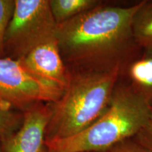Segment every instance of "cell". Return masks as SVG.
<instances>
[{
    "instance_id": "cell-1",
    "label": "cell",
    "mask_w": 152,
    "mask_h": 152,
    "mask_svg": "<svg viewBox=\"0 0 152 152\" xmlns=\"http://www.w3.org/2000/svg\"><path fill=\"white\" fill-rule=\"evenodd\" d=\"M140 2L124 7L107 1L58 25L61 54L69 71L119 72L142 50L132 33V20Z\"/></svg>"
},
{
    "instance_id": "cell-2",
    "label": "cell",
    "mask_w": 152,
    "mask_h": 152,
    "mask_svg": "<svg viewBox=\"0 0 152 152\" xmlns=\"http://www.w3.org/2000/svg\"><path fill=\"white\" fill-rule=\"evenodd\" d=\"M69 71L68 86L52 103L45 132L47 143L80 132L103 115L121 78L119 72Z\"/></svg>"
},
{
    "instance_id": "cell-3",
    "label": "cell",
    "mask_w": 152,
    "mask_h": 152,
    "mask_svg": "<svg viewBox=\"0 0 152 152\" xmlns=\"http://www.w3.org/2000/svg\"><path fill=\"white\" fill-rule=\"evenodd\" d=\"M149 112V106L120 78L103 115L80 132L47 143V152H104L135 136Z\"/></svg>"
},
{
    "instance_id": "cell-4",
    "label": "cell",
    "mask_w": 152,
    "mask_h": 152,
    "mask_svg": "<svg viewBox=\"0 0 152 152\" xmlns=\"http://www.w3.org/2000/svg\"><path fill=\"white\" fill-rule=\"evenodd\" d=\"M57 28L49 0H15L5 36L6 57L21 59L35 47L56 37Z\"/></svg>"
},
{
    "instance_id": "cell-5",
    "label": "cell",
    "mask_w": 152,
    "mask_h": 152,
    "mask_svg": "<svg viewBox=\"0 0 152 152\" xmlns=\"http://www.w3.org/2000/svg\"><path fill=\"white\" fill-rule=\"evenodd\" d=\"M64 93L38 79L19 60L0 58V102L23 113L35 104L55 103Z\"/></svg>"
},
{
    "instance_id": "cell-6",
    "label": "cell",
    "mask_w": 152,
    "mask_h": 152,
    "mask_svg": "<svg viewBox=\"0 0 152 152\" xmlns=\"http://www.w3.org/2000/svg\"><path fill=\"white\" fill-rule=\"evenodd\" d=\"M52 113V103L35 104L23 112L16 132L0 140V152H47L45 132Z\"/></svg>"
},
{
    "instance_id": "cell-7",
    "label": "cell",
    "mask_w": 152,
    "mask_h": 152,
    "mask_svg": "<svg viewBox=\"0 0 152 152\" xmlns=\"http://www.w3.org/2000/svg\"><path fill=\"white\" fill-rule=\"evenodd\" d=\"M28 71L45 83L65 90L70 71L63 60L57 37L35 47L19 60Z\"/></svg>"
},
{
    "instance_id": "cell-8",
    "label": "cell",
    "mask_w": 152,
    "mask_h": 152,
    "mask_svg": "<svg viewBox=\"0 0 152 152\" xmlns=\"http://www.w3.org/2000/svg\"><path fill=\"white\" fill-rule=\"evenodd\" d=\"M121 78L152 109V52L142 51L125 68Z\"/></svg>"
},
{
    "instance_id": "cell-9",
    "label": "cell",
    "mask_w": 152,
    "mask_h": 152,
    "mask_svg": "<svg viewBox=\"0 0 152 152\" xmlns=\"http://www.w3.org/2000/svg\"><path fill=\"white\" fill-rule=\"evenodd\" d=\"M132 33L142 51L152 52V0L140 1L132 18Z\"/></svg>"
},
{
    "instance_id": "cell-10",
    "label": "cell",
    "mask_w": 152,
    "mask_h": 152,
    "mask_svg": "<svg viewBox=\"0 0 152 152\" xmlns=\"http://www.w3.org/2000/svg\"><path fill=\"white\" fill-rule=\"evenodd\" d=\"M102 0H49L53 17L57 25L92 10L104 3Z\"/></svg>"
},
{
    "instance_id": "cell-11",
    "label": "cell",
    "mask_w": 152,
    "mask_h": 152,
    "mask_svg": "<svg viewBox=\"0 0 152 152\" xmlns=\"http://www.w3.org/2000/svg\"><path fill=\"white\" fill-rule=\"evenodd\" d=\"M23 120V113L0 102V140L16 132Z\"/></svg>"
},
{
    "instance_id": "cell-12",
    "label": "cell",
    "mask_w": 152,
    "mask_h": 152,
    "mask_svg": "<svg viewBox=\"0 0 152 152\" xmlns=\"http://www.w3.org/2000/svg\"><path fill=\"white\" fill-rule=\"evenodd\" d=\"M15 0H0V58L6 57L4 41L14 9Z\"/></svg>"
},
{
    "instance_id": "cell-13",
    "label": "cell",
    "mask_w": 152,
    "mask_h": 152,
    "mask_svg": "<svg viewBox=\"0 0 152 152\" xmlns=\"http://www.w3.org/2000/svg\"><path fill=\"white\" fill-rule=\"evenodd\" d=\"M104 152H152V149L138 142L134 137L126 139Z\"/></svg>"
},
{
    "instance_id": "cell-14",
    "label": "cell",
    "mask_w": 152,
    "mask_h": 152,
    "mask_svg": "<svg viewBox=\"0 0 152 152\" xmlns=\"http://www.w3.org/2000/svg\"><path fill=\"white\" fill-rule=\"evenodd\" d=\"M138 142L152 149V109L150 108L149 116L145 124L139 131L135 136L133 137Z\"/></svg>"
}]
</instances>
